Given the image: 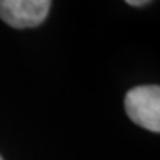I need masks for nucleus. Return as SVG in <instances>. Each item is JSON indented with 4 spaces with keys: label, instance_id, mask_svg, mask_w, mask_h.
I'll return each instance as SVG.
<instances>
[{
    "label": "nucleus",
    "instance_id": "f03ea898",
    "mask_svg": "<svg viewBox=\"0 0 160 160\" xmlns=\"http://www.w3.org/2000/svg\"><path fill=\"white\" fill-rule=\"evenodd\" d=\"M51 0H0V18L13 28H31L43 22Z\"/></svg>",
    "mask_w": 160,
    "mask_h": 160
},
{
    "label": "nucleus",
    "instance_id": "20e7f679",
    "mask_svg": "<svg viewBox=\"0 0 160 160\" xmlns=\"http://www.w3.org/2000/svg\"><path fill=\"white\" fill-rule=\"evenodd\" d=\"M0 160H3V159H2V156H0Z\"/></svg>",
    "mask_w": 160,
    "mask_h": 160
},
{
    "label": "nucleus",
    "instance_id": "7ed1b4c3",
    "mask_svg": "<svg viewBox=\"0 0 160 160\" xmlns=\"http://www.w3.org/2000/svg\"><path fill=\"white\" fill-rule=\"evenodd\" d=\"M125 2L131 6H142L145 3H148L150 0H125Z\"/></svg>",
    "mask_w": 160,
    "mask_h": 160
},
{
    "label": "nucleus",
    "instance_id": "f257e3e1",
    "mask_svg": "<svg viewBox=\"0 0 160 160\" xmlns=\"http://www.w3.org/2000/svg\"><path fill=\"white\" fill-rule=\"evenodd\" d=\"M125 110L133 123L147 131L160 132V88L157 85L132 88L125 97Z\"/></svg>",
    "mask_w": 160,
    "mask_h": 160
}]
</instances>
